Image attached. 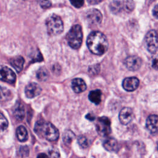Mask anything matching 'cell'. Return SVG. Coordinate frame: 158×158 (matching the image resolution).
Returning a JSON list of instances; mask_svg holds the SVG:
<instances>
[{"mask_svg": "<svg viewBox=\"0 0 158 158\" xmlns=\"http://www.w3.org/2000/svg\"><path fill=\"white\" fill-rule=\"evenodd\" d=\"M36 158H50V157L45 153H40L37 156Z\"/></svg>", "mask_w": 158, "mask_h": 158, "instance_id": "35", "label": "cell"}, {"mask_svg": "<svg viewBox=\"0 0 158 158\" xmlns=\"http://www.w3.org/2000/svg\"><path fill=\"white\" fill-rule=\"evenodd\" d=\"M125 6L126 12H131L135 8V2L133 0H125Z\"/></svg>", "mask_w": 158, "mask_h": 158, "instance_id": "26", "label": "cell"}, {"mask_svg": "<svg viewBox=\"0 0 158 158\" xmlns=\"http://www.w3.org/2000/svg\"><path fill=\"white\" fill-rule=\"evenodd\" d=\"M24 62V59L22 56H19L10 60V64L17 72H20L23 69Z\"/></svg>", "mask_w": 158, "mask_h": 158, "instance_id": "18", "label": "cell"}, {"mask_svg": "<svg viewBox=\"0 0 158 158\" xmlns=\"http://www.w3.org/2000/svg\"><path fill=\"white\" fill-rule=\"evenodd\" d=\"M96 128L98 133L101 136L109 135L111 132L110 120L104 116L98 118L96 123Z\"/></svg>", "mask_w": 158, "mask_h": 158, "instance_id": "6", "label": "cell"}, {"mask_svg": "<svg viewBox=\"0 0 158 158\" xmlns=\"http://www.w3.org/2000/svg\"><path fill=\"white\" fill-rule=\"evenodd\" d=\"M90 4H96L101 2L102 0H87Z\"/></svg>", "mask_w": 158, "mask_h": 158, "instance_id": "34", "label": "cell"}, {"mask_svg": "<svg viewBox=\"0 0 158 158\" xmlns=\"http://www.w3.org/2000/svg\"><path fill=\"white\" fill-rule=\"evenodd\" d=\"M133 114L132 109L130 107H124L120 110L118 118L122 124L127 125L133 119Z\"/></svg>", "mask_w": 158, "mask_h": 158, "instance_id": "12", "label": "cell"}, {"mask_svg": "<svg viewBox=\"0 0 158 158\" xmlns=\"http://www.w3.org/2000/svg\"><path fill=\"white\" fill-rule=\"evenodd\" d=\"M157 150H158V142H157Z\"/></svg>", "mask_w": 158, "mask_h": 158, "instance_id": "37", "label": "cell"}, {"mask_svg": "<svg viewBox=\"0 0 158 158\" xmlns=\"http://www.w3.org/2000/svg\"><path fill=\"white\" fill-rule=\"evenodd\" d=\"M41 92V86L36 83H30L27 85L25 89V93L27 98H33L38 96Z\"/></svg>", "mask_w": 158, "mask_h": 158, "instance_id": "11", "label": "cell"}, {"mask_svg": "<svg viewBox=\"0 0 158 158\" xmlns=\"http://www.w3.org/2000/svg\"><path fill=\"white\" fill-rule=\"evenodd\" d=\"M8 127V121L6 118L0 113V132L4 131Z\"/></svg>", "mask_w": 158, "mask_h": 158, "instance_id": "24", "label": "cell"}, {"mask_svg": "<svg viewBox=\"0 0 158 158\" xmlns=\"http://www.w3.org/2000/svg\"><path fill=\"white\" fill-rule=\"evenodd\" d=\"M147 49L151 53H155L158 49V34L154 30L149 31L145 36Z\"/></svg>", "mask_w": 158, "mask_h": 158, "instance_id": "5", "label": "cell"}, {"mask_svg": "<svg viewBox=\"0 0 158 158\" xmlns=\"http://www.w3.org/2000/svg\"><path fill=\"white\" fill-rule=\"evenodd\" d=\"M36 77L40 80H46L48 77V71L44 68L40 69L36 73Z\"/></svg>", "mask_w": 158, "mask_h": 158, "instance_id": "23", "label": "cell"}, {"mask_svg": "<svg viewBox=\"0 0 158 158\" xmlns=\"http://www.w3.org/2000/svg\"><path fill=\"white\" fill-rule=\"evenodd\" d=\"M100 70V66L99 64H96L94 65L90 66L89 68V72L91 74H96L99 72Z\"/></svg>", "mask_w": 158, "mask_h": 158, "instance_id": "28", "label": "cell"}, {"mask_svg": "<svg viewBox=\"0 0 158 158\" xmlns=\"http://www.w3.org/2000/svg\"><path fill=\"white\" fill-rule=\"evenodd\" d=\"M124 64L128 70L135 71L140 68L142 64V60L138 56H131L125 59Z\"/></svg>", "mask_w": 158, "mask_h": 158, "instance_id": "9", "label": "cell"}, {"mask_svg": "<svg viewBox=\"0 0 158 158\" xmlns=\"http://www.w3.org/2000/svg\"><path fill=\"white\" fill-rule=\"evenodd\" d=\"M34 131L38 136L50 141H56L59 136L58 129L51 123L44 120L36 122Z\"/></svg>", "mask_w": 158, "mask_h": 158, "instance_id": "2", "label": "cell"}, {"mask_svg": "<svg viewBox=\"0 0 158 158\" xmlns=\"http://www.w3.org/2000/svg\"><path fill=\"white\" fill-rule=\"evenodd\" d=\"M15 73L10 68L0 65V80L9 83H12L15 81Z\"/></svg>", "mask_w": 158, "mask_h": 158, "instance_id": "7", "label": "cell"}, {"mask_svg": "<svg viewBox=\"0 0 158 158\" xmlns=\"http://www.w3.org/2000/svg\"><path fill=\"white\" fill-rule=\"evenodd\" d=\"M13 114L17 120L19 121L22 120L24 118L25 114V110L23 105L20 102L17 103L14 108Z\"/></svg>", "mask_w": 158, "mask_h": 158, "instance_id": "16", "label": "cell"}, {"mask_svg": "<svg viewBox=\"0 0 158 158\" xmlns=\"http://www.w3.org/2000/svg\"><path fill=\"white\" fill-rule=\"evenodd\" d=\"M48 33L52 36L60 34L64 30L63 22L60 17L53 14L49 16L46 22Z\"/></svg>", "mask_w": 158, "mask_h": 158, "instance_id": "4", "label": "cell"}, {"mask_svg": "<svg viewBox=\"0 0 158 158\" xmlns=\"http://www.w3.org/2000/svg\"><path fill=\"white\" fill-rule=\"evenodd\" d=\"M75 135L74 133L71 130H66L63 134L62 139L65 145H70L72 140L75 138Z\"/></svg>", "mask_w": 158, "mask_h": 158, "instance_id": "22", "label": "cell"}, {"mask_svg": "<svg viewBox=\"0 0 158 158\" xmlns=\"http://www.w3.org/2000/svg\"><path fill=\"white\" fill-rule=\"evenodd\" d=\"M86 44L89 51L96 55L104 54L109 46L108 41L106 36L100 31L91 32L88 36Z\"/></svg>", "mask_w": 158, "mask_h": 158, "instance_id": "1", "label": "cell"}, {"mask_svg": "<svg viewBox=\"0 0 158 158\" xmlns=\"http://www.w3.org/2000/svg\"><path fill=\"white\" fill-rule=\"evenodd\" d=\"M72 88L75 93H80L86 89V85L84 80L80 78H76L72 80Z\"/></svg>", "mask_w": 158, "mask_h": 158, "instance_id": "14", "label": "cell"}, {"mask_svg": "<svg viewBox=\"0 0 158 158\" xmlns=\"http://www.w3.org/2000/svg\"><path fill=\"white\" fill-rule=\"evenodd\" d=\"M146 126L151 133H156L158 131V115H150L148 116L146 119Z\"/></svg>", "mask_w": 158, "mask_h": 158, "instance_id": "13", "label": "cell"}, {"mask_svg": "<svg viewBox=\"0 0 158 158\" xmlns=\"http://www.w3.org/2000/svg\"><path fill=\"white\" fill-rule=\"evenodd\" d=\"M86 118L88 120H90V121H93V120H94L95 119V117H94L93 115H92L91 114H88L86 115Z\"/></svg>", "mask_w": 158, "mask_h": 158, "instance_id": "33", "label": "cell"}, {"mask_svg": "<svg viewBox=\"0 0 158 158\" xmlns=\"http://www.w3.org/2000/svg\"><path fill=\"white\" fill-rule=\"evenodd\" d=\"M110 9L114 14H118L122 11H125L124 1H114L110 4Z\"/></svg>", "mask_w": 158, "mask_h": 158, "instance_id": "17", "label": "cell"}, {"mask_svg": "<svg viewBox=\"0 0 158 158\" xmlns=\"http://www.w3.org/2000/svg\"><path fill=\"white\" fill-rule=\"evenodd\" d=\"M102 93L99 89H95L91 91L88 94V99L89 101L95 104H99L101 101Z\"/></svg>", "mask_w": 158, "mask_h": 158, "instance_id": "19", "label": "cell"}, {"mask_svg": "<svg viewBox=\"0 0 158 158\" xmlns=\"http://www.w3.org/2000/svg\"><path fill=\"white\" fill-rule=\"evenodd\" d=\"M139 84V81L136 77H127L123 80L122 86L127 91H133L138 88Z\"/></svg>", "mask_w": 158, "mask_h": 158, "instance_id": "10", "label": "cell"}, {"mask_svg": "<svg viewBox=\"0 0 158 158\" xmlns=\"http://www.w3.org/2000/svg\"><path fill=\"white\" fill-rule=\"evenodd\" d=\"M152 67L156 70H158V55L153 58L152 60Z\"/></svg>", "mask_w": 158, "mask_h": 158, "instance_id": "31", "label": "cell"}, {"mask_svg": "<svg viewBox=\"0 0 158 158\" xmlns=\"http://www.w3.org/2000/svg\"><path fill=\"white\" fill-rule=\"evenodd\" d=\"M148 1H151V2H152V1H154L155 0H148Z\"/></svg>", "mask_w": 158, "mask_h": 158, "instance_id": "36", "label": "cell"}, {"mask_svg": "<svg viewBox=\"0 0 158 158\" xmlns=\"http://www.w3.org/2000/svg\"><path fill=\"white\" fill-rule=\"evenodd\" d=\"M83 34L79 25H73L67 35V40L69 46L73 49H78L82 43Z\"/></svg>", "mask_w": 158, "mask_h": 158, "instance_id": "3", "label": "cell"}, {"mask_svg": "<svg viewBox=\"0 0 158 158\" xmlns=\"http://www.w3.org/2000/svg\"><path fill=\"white\" fill-rule=\"evenodd\" d=\"M86 20L90 25H96L99 24L102 19L101 12L96 9L89 10L86 13Z\"/></svg>", "mask_w": 158, "mask_h": 158, "instance_id": "8", "label": "cell"}, {"mask_svg": "<svg viewBox=\"0 0 158 158\" xmlns=\"http://www.w3.org/2000/svg\"><path fill=\"white\" fill-rule=\"evenodd\" d=\"M29 148L27 146H22L20 148L19 154L21 157H26L29 154Z\"/></svg>", "mask_w": 158, "mask_h": 158, "instance_id": "27", "label": "cell"}, {"mask_svg": "<svg viewBox=\"0 0 158 158\" xmlns=\"http://www.w3.org/2000/svg\"><path fill=\"white\" fill-rule=\"evenodd\" d=\"M16 136L19 141H25L28 139V132L26 128L23 125H20L16 130Z\"/></svg>", "mask_w": 158, "mask_h": 158, "instance_id": "21", "label": "cell"}, {"mask_svg": "<svg viewBox=\"0 0 158 158\" xmlns=\"http://www.w3.org/2000/svg\"><path fill=\"white\" fill-rule=\"evenodd\" d=\"M72 6L77 8L81 7L84 4V0H70Z\"/></svg>", "mask_w": 158, "mask_h": 158, "instance_id": "29", "label": "cell"}, {"mask_svg": "<svg viewBox=\"0 0 158 158\" xmlns=\"http://www.w3.org/2000/svg\"><path fill=\"white\" fill-rule=\"evenodd\" d=\"M103 147L109 152H117L118 144L117 140L113 138H109L103 142Z\"/></svg>", "mask_w": 158, "mask_h": 158, "instance_id": "15", "label": "cell"}, {"mask_svg": "<svg viewBox=\"0 0 158 158\" xmlns=\"http://www.w3.org/2000/svg\"><path fill=\"white\" fill-rule=\"evenodd\" d=\"M152 14H153V15H154L156 18L158 19V4L156 5V6L154 7L153 10H152Z\"/></svg>", "mask_w": 158, "mask_h": 158, "instance_id": "32", "label": "cell"}, {"mask_svg": "<svg viewBox=\"0 0 158 158\" xmlns=\"http://www.w3.org/2000/svg\"><path fill=\"white\" fill-rule=\"evenodd\" d=\"M40 6L44 9L48 8L51 6V2L49 0H40Z\"/></svg>", "mask_w": 158, "mask_h": 158, "instance_id": "30", "label": "cell"}, {"mask_svg": "<svg viewBox=\"0 0 158 158\" xmlns=\"http://www.w3.org/2000/svg\"><path fill=\"white\" fill-rule=\"evenodd\" d=\"M12 98L11 91L7 88L0 86V102H6Z\"/></svg>", "mask_w": 158, "mask_h": 158, "instance_id": "20", "label": "cell"}, {"mask_svg": "<svg viewBox=\"0 0 158 158\" xmlns=\"http://www.w3.org/2000/svg\"><path fill=\"white\" fill-rule=\"evenodd\" d=\"M77 142L78 144L83 148H86L89 145L88 139L85 136H79L77 138Z\"/></svg>", "mask_w": 158, "mask_h": 158, "instance_id": "25", "label": "cell"}]
</instances>
